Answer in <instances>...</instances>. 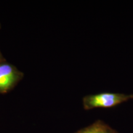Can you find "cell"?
<instances>
[{"label": "cell", "instance_id": "3", "mask_svg": "<svg viewBox=\"0 0 133 133\" xmlns=\"http://www.w3.org/2000/svg\"><path fill=\"white\" fill-rule=\"evenodd\" d=\"M75 133H118V132L104 121L99 119Z\"/></svg>", "mask_w": 133, "mask_h": 133}, {"label": "cell", "instance_id": "4", "mask_svg": "<svg viewBox=\"0 0 133 133\" xmlns=\"http://www.w3.org/2000/svg\"><path fill=\"white\" fill-rule=\"evenodd\" d=\"M4 61H5V59H4V57H3L1 51H0V64H1V63H3V62H4Z\"/></svg>", "mask_w": 133, "mask_h": 133}, {"label": "cell", "instance_id": "1", "mask_svg": "<svg viewBox=\"0 0 133 133\" xmlns=\"http://www.w3.org/2000/svg\"><path fill=\"white\" fill-rule=\"evenodd\" d=\"M133 99V94L121 93L102 92L88 95L83 97V108L86 110L95 108H111L116 107L121 103Z\"/></svg>", "mask_w": 133, "mask_h": 133}, {"label": "cell", "instance_id": "5", "mask_svg": "<svg viewBox=\"0 0 133 133\" xmlns=\"http://www.w3.org/2000/svg\"><path fill=\"white\" fill-rule=\"evenodd\" d=\"M0 28H1V25H0Z\"/></svg>", "mask_w": 133, "mask_h": 133}, {"label": "cell", "instance_id": "2", "mask_svg": "<svg viewBox=\"0 0 133 133\" xmlns=\"http://www.w3.org/2000/svg\"><path fill=\"white\" fill-rule=\"evenodd\" d=\"M24 77V74L14 65L4 61L0 64V93L12 89Z\"/></svg>", "mask_w": 133, "mask_h": 133}]
</instances>
